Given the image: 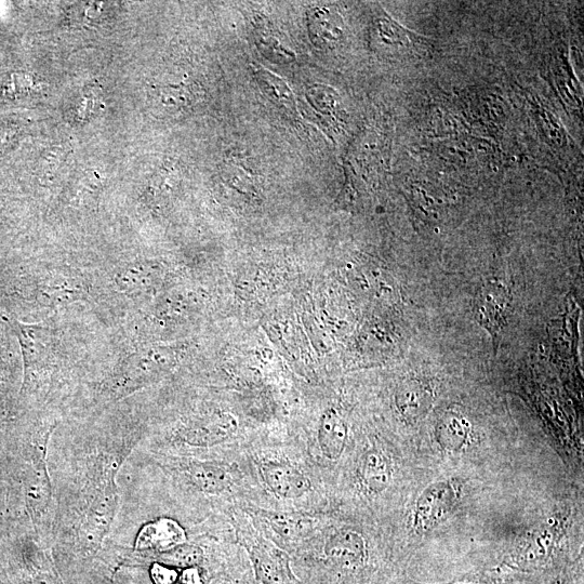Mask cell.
I'll return each instance as SVG.
<instances>
[{
  "label": "cell",
  "mask_w": 584,
  "mask_h": 584,
  "mask_svg": "<svg viewBox=\"0 0 584 584\" xmlns=\"http://www.w3.org/2000/svg\"><path fill=\"white\" fill-rule=\"evenodd\" d=\"M435 401L432 384L423 379H409L403 382L395 395V403L403 420L415 424L426 418Z\"/></svg>",
  "instance_id": "52a82bcc"
},
{
  "label": "cell",
  "mask_w": 584,
  "mask_h": 584,
  "mask_svg": "<svg viewBox=\"0 0 584 584\" xmlns=\"http://www.w3.org/2000/svg\"><path fill=\"white\" fill-rule=\"evenodd\" d=\"M511 305L510 290L497 280L484 283L475 296L473 305L475 320L488 331L496 345L508 322Z\"/></svg>",
  "instance_id": "3957f363"
},
{
  "label": "cell",
  "mask_w": 584,
  "mask_h": 584,
  "mask_svg": "<svg viewBox=\"0 0 584 584\" xmlns=\"http://www.w3.org/2000/svg\"><path fill=\"white\" fill-rule=\"evenodd\" d=\"M263 520L273 532L289 541L310 537L318 526L315 517L297 513H263Z\"/></svg>",
  "instance_id": "7c38bea8"
},
{
  "label": "cell",
  "mask_w": 584,
  "mask_h": 584,
  "mask_svg": "<svg viewBox=\"0 0 584 584\" xmlns=\"http://www.w3.org/2000/svg\"><path fill=\"white\" fill-rule=\"evenodd\" d=\"M348 436L347 422L336 410H327L318 430V444L324 457L331 461L339 460L347 446Z\"/></svg>",
  "instance_id": "8fae6325"
},
{
  "label": "cell",
  "mask_w": 584,
  "mask_h": 584,
  "mask_svg": "<svg viewBox=\"0 0 584 584\" xmlns=\"http://www.w3.org/2000/svg\"><path fill=\"white\" fill-rule=\"evenodd\" d=\"M324 554L331 566L349 575L361 574L369 561L367 542L354 530H341L329 537Z\"/></svg>",
  "instance_id": "277c9868"
},
{
  "label": "cell",
  "mask_w": 584,
  "mask_h": 584,
  "mask_svg": "<svg viewBox=\"0 0 584 584\" xmlns=\"http://www.w3.org/2000/svg\"><path fill=\"white\" fill-rule=\"evenodd\" d=\"M551 520L538 527L529 537L516 543L506 555L501 557L499 574L536 575L547 572L555 564L564 533L562 520Z\"/></svg>",
  "instance_id": "6da1fadb"
},
{
  "label": "cell",
  "mask_w": 584,
  "mask_h": 584,
  "mask_svg": "<svg viewBox=\"0 0 584 584\" xmlns=\"http://www.w3.org/2000/svg\"><path fill=\"white\" fill-rule=\"evenodd\" d=\"M221 584H233V583H230V582H223V583H221Z\"/></svg>",
  "instance_id": "7402d4cb"
},
{
  "label": "cell",
  "mask_w": 584,
  "mask_h": 584,
  "mask_svg": "<svg viewBox=\"0 0 584 584\" xmlns=\"http://www.w3.org/2000/svg\"><path fill=\"white\" fill-rule=\"evenodd\" d=\"M358 477L369 494L379 495L386 491L393 479L390 459L380 449H369L363 455Z\"/></svg>",
  "instance_id": "30bf717a"
},
{
  "label": "cell",
  "mask_w": 584,
  "mask_h": 584,
  "mask_svg": "<svg viewBox=\"0 0 584 584\" xmlns=\"http://www.w3.org/2000/svg\"><path fill=\"white\" fill-rule=\"evenodd\" d=\"M149 573L153 584H177L180 569L161 562H154L150 567Z\"/></svg>",
  "instance_id": "ac0fdd59"
},
{
  "label": "cell",
  "mask_w": 584,
  "mask_h": 584,
  "mask_svg": "<svg viewBox=\"0 0 584 584\" xmlns=\"http://www.w3.org/2000/svg\"><path fill=\"white\" fill-rule=\"evenodd\" d=\"M448 584H500L497 581L494 580H471V581H458V582H453V583H448Z\"/></svg>",
  "instance_id": "44dd1931"
},
{
  "label": "cell",
  "mask_w": 584,
  "mask_h": 584,
  "mask_svg": "<svg viewBox=\"0 0 584 584\" xmlns=\"http://www.w3.org/2000/svg\"><path fill=\"white\" fill-rule=\"evenodd\" d=\"M187 541V532L182 525L176 520L163 517V519L145 524L140 529L135 541V549L162 553Z\"/></svg>",
  "instance_id": "ba28073f"
},
{
  "label": "cell",
  "mask_w": 584,
  "mask_h": 584,
  "mask_svg": "<svg viewBox=\"0 0 584 584\" xmlns=\"http://www.w3.org/2000/svg\"><path fill=\"white\" fill-rule=\"evenodd\" d=\"M29 497L35 511H44L49 506L51 485L44 466L37 471L36 479L29 488Z\"/></svg>",
  "instance_id": "e0dca14e"
},
{
  "label": "cell",
  "mask_w": 584,
  "mask_h": 584,
  "mask_svg": "<svg viewBox=\"0 0 584 584\" xmlns=\"http://www.w3.org/2000/svg\"><path fill=\"white\" fill-rule=\"evenodd\" d=\"M179 584H205V574L201 566H193L180 570Z\"/></svg>",
  "instance_id": "d6986e66"
},
{
  "label": "cell",
  "mask_w": 584,
  "mask_h": 584,
  "mask_svg": "<svg viewBox=\"0 0 584 584\" xmlns=\"http://www.w3.org/2000/svg\"><path fill=\"white\" fill-rule=\"evenodd\" d=\"M260 471L263 482L277 497L299 499L311 490L308 476L289 463L267 462Z\"/></svg>",
  "instance_id": "8992f818"
},
{
  "label": "cell",
  "mask_w": 584,
  "mask_h": 584,
  "mask_svg": "<svg viewBox=\"0 0 584 584\" xmlns=\"http://www.w3.org/2000/svg\"><path fill=\"white\" fill-rule=\"evenodd\" d=\"M204 561V551L194 544L183 543L168 551L159 553L158 562L171 567L184 569L193 566H201Z\"/></svg>",
  "instance_id": "9a60e30c"
},
{
  "label": "cell",
  "mask_w": 584,
  "mask_h": 584,
  "mask_svg": "<svg viewBox=\"0 0 584 584\" xmlns=\"http://www.w3.org/2000/svg\"><path fill=\"white\" fill-rule=\"evenodd\" d=\"M435 437L438 445L446 453L458 454L470 445L471 422L459 411L449 410L438 420Z\"/></svg>",
  "instance_id": "9c48e42d"
},
{
  "label": "cell",
  "mask_w": 584,
  "mask_h": 584,
  "mask_svg": "<svg viewBox=\"0 0 584 584\" xmlns=\"http://www.w3.org/2000/svg\"><path fill=\"white\" fill-rule=\"evenodd\" d=\"M189 477L192 484L205 494H222L231 486V477L227 469L215 463H193L189 468Z\"/></svg>",
  "instance_id": "5bb4252c"
},
{
  "label": "cell",
  "mask_w": 584,
  "mask_h": 584,
  "mask_svg": "<svg viewBox=\"0 0 584 584\" xmlns=\"http://www.w3.org/2000/svg\"><path fill=\"white\" fill-rule=\"evenodd\" d=\"M248 551L256 576L262 584H300L292 572L288 554L273 543L258 539Z\"/></svg>",
  "instance_id": "5b68a950"
},
{
  "label": "cell",
  "mask_w": 584,
  "mask_h": 584,
  "mask_svg": "<svg viewBox=\"0 0 584 584\" xmlns=\"http://www.w3.org/2000/svg\"><path fill=\"white\" fill-rule=\"evenodd\" d=\"M235 431V420L229 416H221L192 427L185 432L184 440L193 446H215L229 440Z\"/></svg>",
  "instance_id": "4fadbf2b"
},
{
  "label": "cell",
  "mask_w": 584,
  "mask_h": 584,
  "mask_svg": "<svg viewBox=\"0 0 584 584\" xmlns=\"http://www.w3.org/2000/svg\"><path fill=\"white\" fill-rule=\"evenodd\" d=\"M26 584H64L55 572L41 573L33 577Z\"/></svg>",
  "instance_id": "ffe728a7"
},
{
  "label": "cell",
  "mask_w": 584,
  "mask_h": 584,
  "mask_svg": "<svg viewBox=\"0 0 584 584\" xmlns=\"http://www.w3.org/2000/svg\"><path fill=\"white\" fill-rule=\"evenodd\" d=\"M256 72L261 86L270 97L286 106H289V108L294 105V94H292L283 79L273 75L268 70L257 68Z\"/></svg>",
  "instance_id": "2e32d148"
},
{
  "label": "cell",
  "mask_w": 584,
  "mask_h": 584,
  "mask_svg": "<svg viewBox=\"0 0 584 584\" xmlns=\"http://www.w3.org/2000/svg\"><path fill=\"white\" fill-rule=\"evenodd\" d=\"M462 493L463 484L455 479L438 481L424 489L415 504V532L428 535L444 524L457 508Z\"/></svg>",
  "instance_id": "7a4b0ae2"
}]
</instances>
